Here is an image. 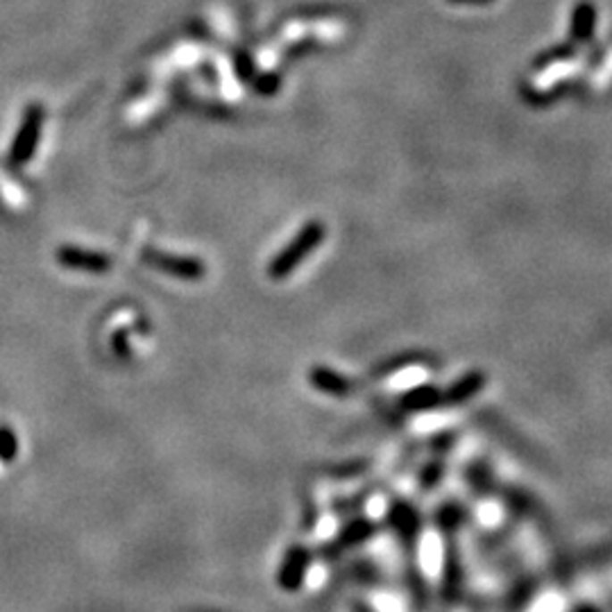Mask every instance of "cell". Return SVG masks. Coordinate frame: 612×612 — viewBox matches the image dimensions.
<instances>
[{"label":"cell","mask_w":612,"mask_h":612,"mask_svg":"<svg viewBox=\"0 0 612 612\" xmlns=\"http://www.w3.org/2000/svg\"><path fill=\"white\" fill-rule=\"evenodd\" d=\"M323 239H324V225L320 221H311L309 225L304 227V230L299 231L293 240H290V245L286 247V250H281L280 255L274 256V261L268 268L270 277H272V280H284L286 274L293 272V270L298 268V265L302 264V261L306 259V256H309L320 243H323Z\"/></svg>","instance_id":"6da1fadb"},{"label":"cell","mask_w":612,"mask_h":612,"mask_svg":"<svg viewBox=\"0 0 612 612\" xmlns=\"http://www.w3.org/2000/svg\"><path fill=\"white\" fill-rule=\"evenodd\" d=\"M39 128H41V109L29 107L28 116H25L23 125H21L16 141L12 146V162L23 163L32 157L37 141H39Z\"/></svg>","instance_id":"7a4b0ae2"},{"label":"cell","mask_w":612,"mask_h":612,"mask_svg":"<svg viewBox=\"0 0 612 612\" xmlns=\"http://www.w3.org/2000/svg\"><path fill=\"white\" fill-rule=\"evenodd\" d=\"M306 567H309V554H306V549L293 547L289 554H286L284 563H281V569H280V576H277V581H280V585L284 590H289V592H295V590L302 585L304 574H306Z\"/></svg>","instance_id":"3957f363"},{"label":"cell","mask_w":612,"mask_h":612,"mask_svg":"<svg viewBox=\"0 0 612 612\" xmlns=\"http://www.w3.org/2000/svg\"><path fill=\"white\" fill-rule=\"evenodd\" d=\"M399 404L408 411H432V408L445 407V390H440L433 383H426V386H417L404 392L399 397Z\"/></svg>","instance_id":"277c9868"},{"label":"cell","mask_w":612,"mask_h":612,"mask_svg":"<svg viewBox=\"0 0 612 612\" xmlns=\"http://www.w3.org/2000/svg\"><path fill=\"white\" fill-rule=\"evenodd\" d=\"M146 261L152 265H157L163 272H175L177 277H184V280H200L202 272H205L202 264H197V261L180 259V256H166L159 255V252H155V255H152V252H146Z\"/></svg>","instance_id":"5b68a950"},{"label":"cell","mask_w":612,"mask_h":612,"mask_svg":"<svg viewBox=\"0 0 612 612\" xmlns=\"http://www.w3.org/2000/svg\"><path fill=\"white\" fill-rule=\"evenodd\" d=\"M309 379H311V383H314V388L327 392V395L345 397L352 392V383H349V379L343 377V374H339L336 370H329V367L315 365L309 373Z\"/></svg>","instance_id":"8992f818"},{"label":"cell","mask_w":612,"mask_h":612,"mask_svg":"<svg viewBox=\"0 0 612 612\" xmlns=\"http://www.w3.org/2000/svg\"><path fill=\"white\" fill-rule=\"evenodd\" d=\"M483 386L485 374L479 373V370H472V373L463 374L458 381L451 383L449 390H445V404H465L476 392L483 390Z\"/></svg>","instance_id":"52a82bcc"},{"label":"cell","mask_w":612,"mask_h":612,"mask_svg":"<svg viewBox=\"0 0 612 612\" xmlns=\"http://www.w3.org/2000/svg\"><path fill=\"white\" fill-rule=\"evenodd\" d=\"M59 261L69 268H84V270H107L109 259L105 255H96V252H84L75 250V247H66V250L59 252Z\"/></svg>","instance_id":"ba28073f"},{"label":"cell","mask_w":612,"mask_h":612,"mask_svg":"<svg viewBox=\"0 0 612 612\" xmlns=\"http://www.w3.org/2000/svg\"><path fill=\"white\" fill-rule=\"evenodd\" d=\"M592 29H594V10L588 5L578 7V12L574 14V37H576V41L590 39V37H592Z\"/></svg>","instance_id":"9c48e42d"},{"label":"cell","mask_w":612,"mask_h":612,"mask_svg":"<svg viewBox=\"0 0 612 612\" xmlns=\"http://www.w3.org/2000/svg\"><path fill=\"white\" fill-rule=\"evenodd\" d=\"M373 531H374V526L370 524V522H365V519H358V522H354V524H349L348 529L343 531L339 544L340 547H349V544L363 542V540L373 535Z\"/></svg>","instance_id":"30bf717a"},{"label":"cell","mask_w":612,"mask_h":612,"mask_svg":"<svg viewBox=\"0 0 612 612\" xmlns=\"http://www.w3.org/2000/svg\"><path fill=\"white\" fill-rule=\"evenodd\" d=\"M16 456V436L10 429H0V458L12 461Z\"/></svg>","instance_id":"8fae6325"},{"label":"cell","mask_w":612,"mask_h":612,"mask_svg":"<svg viewBox=\"0 0 612 612\" xmlns=\"http://www.w3.org/2000/svg\"><path fill=\"white\" fill-rule=\"evenodd\" d=\"M578 612H597V610H592V608H581Z\"/></svg>","instance_id":"7c38bea8"}]
</instances>
